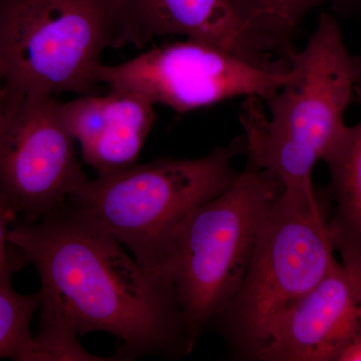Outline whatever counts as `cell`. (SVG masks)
<instances>
[{
    "mask_svg": "<svg viewBox=\"0 0 361 361\" xmlns=\"http://www.w3.org/2000/svg\"><path fill=\"white\" fill-rule=\"evenodd\" d=\"M9 242L39 272L42 326L111 334L120 343L116 360L193 350L197 337L167 278L71 206L13 225Z\"/></svg>",
    "mask_w": 361,
    "mask_h": 361,
    "instance_id": "1",
    "label": "cell"
},
{
    "mask_svg": "<svg viewBox=\"0 0 361 361\" xmlns=\"http://www.w3.org/2000/svg\"><path fill=\"white\" fill-rule=\"evenodd\" d=\"M361 82V58L344 44L329 13L320 14L305 49L289 56V78L265 102L247 97L239 118L249 165L267 171L284 188L313 185L312 172L341 142L343 116Z\"/></svg>",
    "mask_w": 361,
    "mask_h": 361,
    "instance_id": "2",
    "label": "cell"
},
{
    "mask_svg": "<svg viewBox=\"0 0 361 361\" xmlns=\"http://www.w3.org/2000/svg\"><path fill=\"white\" fill-rule=\"evenodd\" d=\"M244 154L243 135L201 158H161L99 173L68 204L115 237L144 267L159 273L178 228L234 184L240 173L233 161Z\"/></svg>",
    "mask_w": 361,
    "mask_h": 361,
    "instance_id": "3",
    "label": "cell"
},
{
    "mask_svg": "<svg viewBox=\"0 0 361 361\" xmlns=\"http://www.w3.org/2000/svg\"><path fill=\"white\" fill-rule=\"evenodd\" d=\"M283 189L275 176L247 164L231 187L178 228L158 272L174 287L195 336L238 293L261 227Z\"/></svg>",
    "mask_w": 361,
    "mask_h": 361,
    "instance_id": "4",
    "label": "cell"
},
{
    "mask_svg": "<svg viewBox=\"0 0 361 361\" xmlns=\"http://www.w3.org/2000/svg\"><path fill=\"white\" fill-rule=\"evenodd\" d=\"M330 204L310 185L284 188L271 208L241 288L218 317L235 353L254 358L278 316L336 265Z\"/></svg>",
    "mask_w": 361,
    "mask_h": 361,
    "instance_id": "5",
    "label": "cell"
},
{
    "mask_svg": "<svg viewBox=\"0 0 361 361\" xmlns=\"http://www.w3.org/2000/svg\"><path fill=\"white\" fill-rule=\"evenodd\" d=\"M118 47V0H0L7 94H102V56Z\"/></svg>",
    "mask_w": 361,
    "mask_h": 361,
    "instance_id": "6",
    "label": "cell"
},
{
    "mask_svg": "<svg viewBox=\"0 0 361 361\" xmlns=\"http://www.w3.org/2000/svg\"><path fill=\"white\" fill-rule=\"evenodd\" d=\"M97 80L109 90H130L177 113L208 108L238 97L267 101L289 71L260 68L201 40L169 42L118 65L102 63Z\"/></svg>",
    "mask_w": 361,
    "mask_h": 361,
    "instance_id": "7",
    "label": "cell"
},
{
    "mask_svg": "<svg viewBox=\"0 0 361 361\" xmlns=\"http://www.w3.org/2000/svg\"><path fill=\"white\" fill-rule=\"evenodd\" d=\"M89 179L75 141L47 94H7L0 122V198L35 222L65 208Z\"/></svg>",
    "mask_w": 361,
    "mask_h": 361,
    "instance_id": "8",
    "label": "cell"
},
{
    "mask_svg": "<svg viewBox=\"0 0 361 361\" xmlns=\"http://www.w3.org/2000/svg\"><path fill=\"white\" fill-rule=\"evenodd\" d=\"M120 47L142 49L180 35L219 47L267 70L286 73L288 58L246 20L234 0H118Z\"/></svg>",
    "mask_w": 361,
    "mask_h": 361,
    "instance_id": "9",
    "label": "cell"
},
{
    "mask_svg": "<svg viewBox=\"0 0 361 361\" xmlns=\"http://www.w3.org/2000/svg\"><path fill=\"white\" fill-rule=\"evenodd\" d=\"M361 339V263L338 261L268 330L254 360L337 361Z\"/></svg>",
    "mask_w": 361,
    "mask_h": 361,
    "instance_id": "10",
    "label": "cell"
},
{
    "mask_svg": "<svg viewBox=\"0 0 361 361\" xmlns=\"http://www.w3.org/2000/svg\"><path fill=\"white\" fill-rule=\"evenodd\" d=\"M61 114L82 160L97 174L137 164L156 121L155 104L130 90L61 102Z\"/></svg>",
    "mask_w": 361,
    "mask_h": 361,
    "instance_id": "11",
    "label": "cell"
},
{
    "mask_svg": "<svg viewBox=\"0 0 361 361\" xmlns=\"http://www.w3.org/2000/svg\"><path fill=\"white\" fill-rule=\"evenodd\" d=\"M355 99L361 106V82ZM329 167L334 207L329 232L342 260L361 262V120L348 127L341 142L323 160Z\"/></svg>",
    "mask_w": 361,
    "mask_h": 361,
    "instance_id": "12",
    "label": "cell"
},
{
    "mask_svg": "<svg viewBox=\"0 0 361 361\" xmlns=\"http://www.w3.org/2000/svg\"><path fill=\"white\" fill-rule=\"evenodd\" d=\"M240 11L259 32L284 52L289 59L293 37L308 13L316 7L332 4L343 13L360 8L361 0H234Z\"/></svg>",
    "mask_w": 361,
    "mask_h": 361,
    "instance_id": "13",
    "label": "cell"
},
{
    "mask_svg": "<svg viewBox=\"0 0 361 361\" xmlns=\"http://www.w3.org/2000/svg\"><path fill=\"white\" fill-rule=\"evenodd\" d=\"M16 270L0 272V358L30 360L33 337L30 322L42 305L40 292L23 295L14 290Z\"/></svg>",
    "mask_w": 361,
    "mask_h": 361,
    "instance_id": "14",
    "label": "cell"
},
{
    "mask_svg": "<svg viewBox=\"0 0 361 361\" xmlns=\"http://www.w3.org/2000/svg\"><path fill=\"white\" fill-rule=\"evenodd\" d=\"M16 219V214L0 198V272L20 270L25 261L23 254L9 242V233Z\"/></svg>",
    "mask_w": 361,
    "mask_h": 361,
    "instance_id": "15",
    "label": "cell"
},
{
    "mask_svg": "<svg viewBox=\"0 0 361 361\" xmlns=\"http://www.w3.org/2000/svg\"><path fill=\"white\" fill-rule=\"evenodd\" d=\"M337 361H361V339L344 348Z\"/></svg>",
    "mask_w": 361,
    "mask_h": 361,
    "instance_id": "16",
    "label": "cell"
},
{
    "mask_svg": "<svg viewBox=\"0 0 361 361\" xmlns=\"http://www.w3.org/2000/svg\"><path fill=\"white\" fill-rule=\"evenodd\" d=\"M6 94L4 89V82L0 77V122H1L2 116H4V110H6Z\"/></svg>",
    "mask_w": 361,
    "mask_h": 361,
    "instance_id": "17",
    "label": "cell"
},
{
    "mask_svg": "<svg viewBox=\"0 0 361 361\" xmlns=\"http://www.w3.org/2000/svg\"><path fill=\"white\" fill-rule=\"evenodd\" d=\"M360 58H361V56H360Z\"/></svg>",
    "mask_w": 361,
    "mask_h": 361,
    "instance_id": "18",
    "label": "cell"
}]
</instances>
